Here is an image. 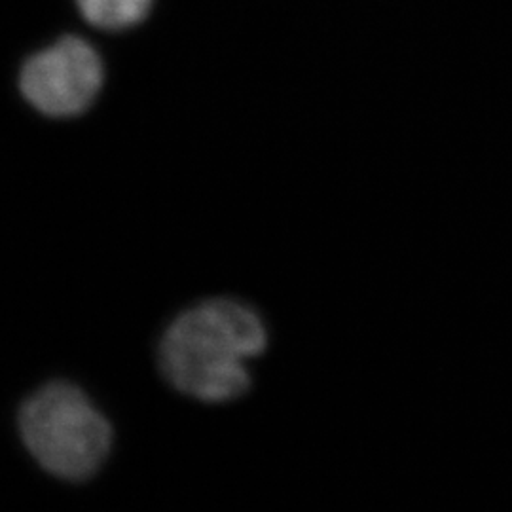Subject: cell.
Instances as JSON below:
<instances>
[{
    "mask_svg": "<svg viewBox=\"0 0 512 512\" xmlns=\"http://www.w3.org/2000/svg\"><path fill=\"white\" fill-rule=\"evenodd\" d=\"M268 346L260 313L236 298H207L177 313L158 344L165 382L198 403H232L253 384L249 363Z\"/></svg>",
    "mask_w": 512,
    "mask_h": 512,
    "instance_id": "1",
    "label": "cell"
},
{
    "mask_svg": "<svg viewBox=\"0 0 512 512\" xmlns=\"http://www.w3.org/2000/svg\"><path fill=\"white\" fill-rule=\"evenodd\" d=\"M19 439L46 475L86 482L107 463L114 431L80 385L54 380L33 391L18 412Z\"/></svg>",
    "mask_w": 512,
    "mask_h": 512,
    "instance_id": "2",
    "label": "cell"
},
{
    "mask_svg": "<svg viewBox=\"0 0 512 512\" xmlns=\"http://www.w3.org/2000/svg\"><path fill=\"white\" fill-rule=\"evenodd\" d=\"M103 78V61L92 44L69 35L23 63L19 90L40 114L73 118L92 107Z\"/></svg>",
    "mask_w": 512,
    "mask_h": 512,
    "instance_id": "3",
    "label": "cell"
},
{
    "mask_svg": "<svg viewBox=\"0 0 512 512\" xmlns=\"http://www.w3.org/2000/svg\"><path fill=\"white\" fill-rule=\"evenodd\" d=\"M82 18L103 31H124L145 21L154 0H74Z\"/></svg>",
    "mask_w": 512,
    "mask_h": 512,
    "instance_id": "4",
    "label": "cell"
}]
</instances>
